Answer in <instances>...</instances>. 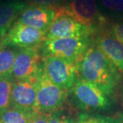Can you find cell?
Returning <instances> with one entry per match:
<instances>
[{
	"mask_svg": "<svg viewBox=\"0 0 123 123\" xmlns=\"http://www.w3.org/2000/svg\"><path fill=\"white\" fill-rule=\"evenodd\" d=\"M79 78L95 85L107 96L112 95L121 74L96 46H90L78 62Z\"/></svg>",
	"mask_w": 123,
	"mask_h": 123,
	"instance_id": "cell-1",
	"label": "cell"
},
{
	"mask_svg": "<svg viewBox=\"0 0 123 123\" xmlns=\"http://www.w3.org/2000/svg\"><path fill=\"white\" fill-rule=\"evenodd\" d=\"M91 37L46 39L40 48L42 57L53 56L78 63L90 46Z\"/></svg>",
	"mask_w": 123,
	"mask_h": 123,
	"instance_id": "cell-2",
	"label": "cell"
},
{
	"mask_svg": "<svg viewBox=\"0 0 123 123\" xmlns=\"http://www.w3.org/2000/svg\"><path fill=\"white\" fill-rule=\"evenodd\" d=\"M37 112L48 114L60 110L68 98L69 90L56 85L44 74L43 69L37 81Z\"/></svg>",
	"mask_w": 123,
	"mask_h": 123,
	"instance_id": "cell-3",
	"label": "cell"
},
{
	"mask_svg": "<svg viewBox=\"0 0 123 123\" xmlns=\"http://www.w3.org/2000/svg\"><path fill=\"white\" fill-rule=\"evenodd\" d=\"M93 33L91 29L76 20L66 6H61L56 7L55 19L46 32V39L85 38Z\"/></svg>",
	"mask_w": 123,
	"mask_h": 123,
	"instance_id": "cell-4",
	"label": "cell"
},
{
	"mask_svg": "<svg viewBox=\"0 0 123 123\" xmlns=\"http://www.w3.org/2000/svg\"><path fill=\"white\" fill-rule=\"evenodd\" d=\"M42 69L51 82L69 92L79 78L78 63L57 57H42Z\"/></svg>",
	"mask_w": 123,
	"mask_h": 123,
	"instance_id": "cell-5",
	"label": "cell"
},
{
	"mask_svg": "<svg viewBox=\"0 0 123 123\" xmlns=\"http://www.w3.org/2000/svg\"><path fill=\"white\" fill-rule=\"evenodd\" d=\"M70 91L78 106L86 111H102L111 106V102L105 93L82 78H78Z\"/></svg>",
	"mask_w": 123,
	"mask_h": 123,
	"instance_id": "cell-6",
	"label": "cell"
},
{
	"mask_svg": "<svg viewBox=\"0 0 123 123\" xmlns=\"http://www.w3.org/2000/svg\"><path fill=\"white\" fill-rule=\"evenodd\" d=\"M45 40L46 32L15 21L2 37L1 42L18 48L40 49Z\"/></svg>",
	"mask_w": 123,
	"mask_h": 123,
	"instance_id": "cell-7",
	"label": "cell"
},
{
	"mask_svg": "<svg viewBox=\"0 0 123 123\" xmlns=\"http://www.w3.org/2000/svg\"><path fill=\"white\" fill-rule=\"evenodd\" d=\"M42 68V56L38 48H19L11 72L13 80L36 78Z\"/></svg>",
	"mask_w": 123,
	"mask_h": 123,
	"instance_id": "cell-8",
	"label": "cell"
},
{
	"mask_svg": "<svg viewBox=\"0 0 123 123\" xmlns=\"http://www.w3.org/2000/svg\"><path fill=\"white\" fill-rule=\"evenodd\" d=\"M38 77V75L36 78L13 81L11 107L26 112H37L36 87Z\"/></svg>",
	"mask_w": 123,
	"mask_h": 123,
	"instance_id": "cell-9",
	"label": "cell"
},
{
	"mask_svg": "<svg viewBox=\"0 0 123 123\" xmlns=\"http://www.w3.org/2000/svg\"><path fill=\"white\" fill-rule=\"evenodd\" d=\"M66 8L80 23L93 31L105 23V19L98 10L96 0H70Z\"/></svg>",
	"mask_w": 123,
	"mask_h": 123,
	"instance_id": "cell-10",
	"label": "cell"
},
{
	"mask_svg": "<svg viewBox=\"0 0 123 123\" xmlns=\"http://www.w3.org/2000/svg\"><path fill=\"white\" fill-rule=\"evenodd\" d=\"M55 14V6L34 3L26 6L16 21L46 32L50 27Z\"/></svg>",
	"mask_w": 123,
	"mask_h": 123,
	"instance_id": "cell-11",
	"label": "cell"
},
{
	"mask_svg": "<svg viewBox=\"0 0 123 123\" xmlns=\"http://www.w3.org/2000/svg\"><path fill=\"white\" fill-rule=\"evenodd\" d=\"M95 46L104 54L109 61L123 73V44L110 32H102L96 37Z\"/></svg>",
	"mask_w": 123,
	"mask_h": 123,
	"instance_id": "cell-12",
	"label": "cell"
},
{
	"mask_svg": "<svg viewBox=\"0 0 123 123\" xmlns=\"http://www.w3.org/2000/svg\"><path fill=\"white\" fill-rule=\"evenodd\" d=\"M26 6L22 0L0 1V34L2 37Z\"/></svg>",
	"mask_w": 123,
	"mask_h": 123,
	"instance_id": "cell-13",
	"label": "cell"
},
{
	"mask_svg": "<svg viewBox=\"0 0 123 123\" xmlns=\"http://www.w3.org/2000/svg\"><path fill=\"white\" fill-rule=\"evenodd\" d=\"M19 48L0 43V77L11 76L12 68Z\"/></svg>",
	"mask_w": 123,
	"mask_h": 123,
	"instance_id": "cell-14",
	"label": "cell"
},
{
	"mask_svg": "<svg viewBox=\"0 0 123 123\" xmlns=\"http://www.w3.org/2000/svg\"><path fill=\"white\" fill-rule=\"evenodd\" d=\"M36 113L10 107L0 115V123H28Z\"/></svg>",
	"mask_w": 123,
	"mask_h": 123,
	"instance_id": "cell-15",
	"label": "cell"
},
{
	"mask_svg": "<svg viewBox=\"0 0 123 123\" xmlns=\"http://www.w3.org/2000/svg\"><path fill=\"white\" fill-rule=\"evenodd\" d=\"M13 81L11 76L0 77V115L11 107V94Z\"/></svg>",
	"mask_w": 123,
	"mask_h": 123,
	"instance_id": "cell-16",
	"label": "cell"
},
{
	"mask_svg": "<svg viewBox=\"0 0 123 123\" xmlns=\"http://www.w3.org/2000/svg\"><path fill=\"white\" fill-rule=\"evenodd\" d=\"M123 116H102L82 114L78 116L76 123H121Z\"/></svg>",
	"mask_w": 123,
	"mask_h": 123,
	"instance_id": "cell-17",
	"label": "cell"
},
{
	"mask_svg": "<svg viewBox=\"0 0 123 123\" xmlns=\"http://www.w3.org/2000/svg\"><path fill=\"white\" fill-rule=\"evenodd\" d=\"M99 3L106 13L115 16H123V0H99Z\"/></svg>",
	"mask_w": 123,
	"mask_h": 123,
	"instance_id": "cell-18",
	"label": "cell"
},
{
	"mask_svg": "<svg viewBox=\"0 0 123 123\" xmlns=\"http://www.w3.org/2000/svg\"><path fill=\"white\" fill-rule=\"evenodd\" d=\"M76 120L58 110L49 114L48 123H76Z\"/></svg>",
	"mask_w": 123,
	"mask_h": 123,
	"instance_id": "cell-19",
	"label": "cell"
},
{
	"mask_svg": "<svg viewBox=\"0 0 123 123\" xmlns=\"http://www.w3.org/2000/svg\"><path fill=\"white\" fill-rule=\"evenodd\" d=\"M110 33L120 43L123 44V22L115 23L110 26Z\"/></svg>",
	"mask_w": 123,
	"mask_h": 123,
	"instance_id": "cell-20",
	"label": "cell"
},
{
	"mask_svg": "<svg viewBox=\"0 0 123 123\" xmlns=\"http://www.w3.org/2000/svg\"><path fill=\"white\" fill-rule=\"evenodd\" d=\"M49 114H42V113H36L31 117L28 123H48Z\"/></svg>",
	"mask_w": 123,
	"mask_h": 123,
	"instance_id": "cell-21",
	"label": "cell"
},
{
	"mask_svg": "<svg viewBox=\"0 0 123 123\" xmlns=\"http://www.w3.org/2000/svg\"><path fill=\"white\" fill-rule=\"evenodd\" d=\"M30 1L33 2L34 3L37 4H43V5H52L55 3H58V2L66 1V0H30Z\"/></svg>",
	"mask_w": 123,
	"mask_h": 123,
	"instance_id": "cell-22",
	"label": "cell"
}]
</instances>
